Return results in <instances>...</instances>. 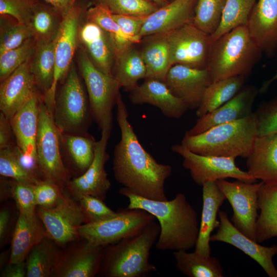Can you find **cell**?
I'll use <instances>...</instances> for the list:
<instances>
[{
    "label": "cell",
    "mask_w": 277,
    "mask_h": 277,
    "mask_svg": "<svg viewBox=\"0 0 277 277\" xmlns=\"http://www.w3.org/2000/svg\"><path fill=\"white\" fill-rule=\"evenodd\" d=\"M116 106V118L121 131L112 161L116 181L139 196L154 201L168 200L165 183L171 175L172 167L157 162L141 144L128 120L127 107L121 93Z\"/></svg>",
    "instance_id": "cell-1"
},
{
    "label": "cell",
    "mask_w": 277,
    "mask_h": 277,
    "mask_svg": "<svg viewBox=\"0 0 277 277\" xmlns=\"http://www.w3.org/2000/svg\"><path fill=\"white\" fill-rule=\"evenodd\" d=\"M118 192L128 199L127 208L144 210L157 220L160 226L155 244L157 249L188 251L195 248L200 223L197 212L184 193H178L171 200L154 201L135 195L124 187Z\"/></svg>",
    "instance_id": "cell-2"
},
{
    "label": "cell",
    "mask_w": 277,
    "mask_h": 277,
    "mask_svg": "<svg viewBox=\"0 0 277 277\" xmlns=\"http://www.w3.org/2000/svg\"><path fill=\"white\" fill-rule=\"evenodd\" d=\"M160 232L153 221L138 233L104 247L99 272L108 277H145L156 271L149 257Z\"/></svg>",
    "instance_id": "cell-3"
},
{
    "label": "cell",
    "mask_w": 277,
    "mask_h": 277,
    "mask_svg": "<svg viewBox=\"0 0 277 277\" xmlns=\"http://www.w3.org/2000/svg\"><path fill=\"white\" fill-rule=\"evenodd\" d=\"M258 136L256 115L213 127L196 135L185 133L181 144L203 155L247 158Z\"/></svg>",
    "instance_id": "cell-4"
},
{
    "label": "cell",
    "mask_w": 277,
    "mask_h": 277,
    "mask_svg": "<svg viewBox=\"0 0 277 277\" xmlns=\"http://www.w3.org/2000/svg\"><path fill=\"white\" fill-rule=\"evenodd\" d=\"M262 53L246 26H240L213 42L207 69L212 82L236 76L248 77Z\"/></svg>",
    "instance_id": "cell-5"
},
{
    "label": "cell",
    "mask_w": 277,
    "mask_h": 277,
    "mask_svg": "<svg viewBox=\"0 0 277 277\" xmlns=\"http://www.w3.org/2000/svg\"><path fill=\"white\" fill-rule=\"evenodd\" d=\"M59 130L75 134L88 133L92 117L88 97L74 65H72L58 92L52 110Z\"/></svg>",
    "instance_id": "cell-6"
},
{
    "label": "cell",
    "mask_w": 277,
    "mask_h": 277,
    "mask_svg": "<svg viewBox=\"0 0 277 277\" xmlns=\"http://www.w3.org/2000/svg\"><path fill=\"white\" fill-rule=\"evenodd\" d=\"M77 62L89 101L92 119L102 131L112 128V110L120 94V84L112 74L101 71L82 47Z\"/></svg>",
    "instance_id": "cell-7"
},
{
    "label": "cell",
    "mask_w": 277,
    "mask_h": 277,
    "mask_svg": "<svg viewBox=\"0 0 277 277\" xmlns=\"http://www.w3.org/2000/svg\"><path fill=\"white\" fill-rule=\"evenodd\" d=\"M36 151L43 179L52 181L63 189L65 188L70 180V175L62 157L60 130L54 123L52 112L43 99L40 105Z\"/></svg>",
    "instance_id": "cell-8"
},
{
    "label": "cell",
    "mask_w": 277,
    "mask_h": 277,
    "mask_svg": "<svg viewBox=\"0 0 277 277\" xmlns=\"http://www.w3.org/2000/svg\"><path fill=\"white\" fill-rule=\"evenodd\" d=\"M155 219L144 210L126 208L113 217L82 224L78 235L93 245L105 247L138 233Z\"/></svg>",
    "instance_id": "cell-9"
},
{
    "label": "cell",
    "mask_w": 277,
    "mask_h": 277,
    "mask_svg": "<svg viewBox=\"0 0 277 277\" xmlns=\"http://www.w3.org/2000/svg\"><path fill=\"white\" fill-rule=\"evenodd\" d=\"M171 150L183 157V167L189 170L192 179L199 186L208 181L229 177L245 182H257L247 171L236 166L234 157L198 154L181 144L173 145Z\"/></svg>",
    "instance_id": "cell-10"
},
{
    "label": "cell",
    "mask_w": 277,
    "mask_h": 277,
    "mask_svg": "<svg viewBox=\"0 0 277 277\" xmlns=\"http://www.w3.org/2000/svg\"><path fill=\"white\" fill-rule=\"evenodd\" d=\"M86 11H84L80 5L75 4L62 19L55 41V65L53 83L50 90L43 95L44 102L52 112L58 84L65 79L72 65L79 43L80 22Z\"/></svg>",
    "instance_id": "cell-11"
},
{
    "label": "cell",
    "mask_w": 277,
    "mask_h": 277,
    "mask_svg": "<svg viewBox=\"0 0 277 277\" xmlns=\"http://www.w3.org/2000/svg\"><path fill=\"white\" fill-rule=\"evenodd\" d=\"M215 182L232 207V224L246 236L257 242L258 192L264 182L251 183L238 180L229 182L225 179Z\"/></svg>",
    "instance_id": "cell-12"
},
{
    "label": "cell",
    "mask_w": 277,
    "mask_h": 277,
    "mask_svg": "<svg viewBox=\"0 0 277 277\" xmlns=\"http://www.w3.org/2000/svg\"><path fill=\"white\" fill-rule=\"evenodd\" d=\"M36 213L48 236L59 245L76 240L79 236V227L87 223L79 203L64 191L55 205L50 207H37Z\"/></svg>",
    "instance_id": "cell-13"
},
{
    "label": "cell",
    "mask_w": 277,
    "mask_h": 277,
    "mask_svg": "<svg viewBox=\"0 0 277 277\" xmlns=\"http://www.w3.org/2000/svg\"><path fill=\"white\" fill-rule=\"evenodd\" d=\"M170 46L172 66L180 64L207 69L212 41L211 35L193 23L165 33Z\"/></svg>",
    "instance_id": "cell-14"
},
{
    "label": "cell",
    "mask_w": 277,
    "mask_h": 277,
    "mask_svg": "<svg viewBox=\"0 0 277 277\" xmlns=\"http://www.w3.org/2000/svg\"><path fill=\"white\" fill-rule=\"evenodd\" d=\"M112 129L104 128L101 137L96 142L93 161L87 170L79 176L70 180L65 188L71 195L77 199L83 195H90L103 200L111 187L105 170V165L109 159L107 146Z\"/></svg>",
    "instance_id": "cell-15"
},
{
    "label": "cell",
    "mask_w": 277,
    "mask_h": 277,
    "mask_svg": "<svg viewBox=\"0 0 277 277\" xmlns=\"http://www.w3.org/2000/svg\"><path fill=\"white\" fill-rule=\"evenodd\" d=\"M220 225L210 242H221L231 245L254 260L269 277H277L273 257L277 254V245L264 246L246 236L229 220L227 212L219 211Z\"/></svg>",
    "instance_id": "cell-16"
},
{
    "label": "cell",
    "mask_w": 277,
    "mask_h": 277,
    "mask_svg": "<svg viewBox=\"0 0 277 277\" xmlns=\"http://www.w3.org/2000/svg\"><path fill=\"white\" fill-rule=\"evenodd\" d=\"M164 82L172 93L182 100L188 109H197L207 88L213 82L207 69L183 65H173Z\"/></svg>",
    "instance_id": "cell-17"
},
{
    "label": "cell",
    "mask_w": 277,
    "mask_h": 277,
    "mask_svg": "<svg viewBox=\"0 0 277 277\" xmlns=\"http://www.w3.org/2000/svg\"><path fill=\"white\" fill-rule=\"evenodd\" d=\"M259 90L253 85H244L229 101L214 110L199 117L195 124L185 133H201L220 124L244 118L253 112L252 107Z\"/></svg>",
    "instance_id": "cell-18"
},
{
    "label": "cell",
    "mask_w": 277,
    "mask_h": 277,
    "mask_svg": "<svg viewBox=\"0 0 277 277\" xmlns=\"http://www.w3.org/2000/svg\"><path fill=\"white\" fill-rule=\"evenodd\" d=\"M30 60L1 82L0 110L9 120L36 92Z\"/></svg>",
    "instance_id": "cell-19"
},
{
    "label": "cell",
    "mask_w": 277,
    "mask_h": 277,
    "mask_svg": "<svg viewBox=\"0 0 277 277\" xmlns=\"http://www.w3.org/2000/svg\"><path fill=\"white\" fill-rule=\"evenodd\" d=\"M252 40L267 57L277 51V0H257L246 24Z\"/></svg>",
    "instance_id": "cell-20"
},
{
    "label": "cell",
    "mask_w": 277,
    "mask_h": 277,
    "mask_svg": "<svg viewBox=\"0 0 277 277\" xmlns=\"http://www.w3.org/2000/svg\"><path fill=\"white\" fill-rule=\"evenodd\" d=\"M128 98L133 105L147 104L159 108L168 118L179 119L189 110L186 105L175 96L166 83L153 78H145L130 92Z\"/></svg>",
    "instance_id": "cell-21"
},
{
    "label": "cell",
    "mask_w": 277,
    "mask_h": 277,
    "mask_svg": "<svg viewBox=\"0 0 277 277\" xmlns=\"http://www.w3.org/2000/svg\"><path fill=\"white\" fill-rule=\"evenodd\" d=\"M197 0H172L150 14L140 32L141 38L171 32L193 23Z\"/></svg>",
    "instance_id": "cell-22"
},
{
    "label": "cell",
    "mask_w": 277,
    "mask_h": 277,
    "mask_svg": "<svg viewBox=\"0 0 277 277\" xmlns=\"http://www.w3.org/2000/svg\"><path fill=\"white\" fill-rule=\"evenodd\" d=\"M78 41L97 67L106 74H112L116 53L109 34L96 24L86 19L81 25Z\"/></svg>",
    "instance_id": "cell-23"
},
{
    "label": "cell",
    "mask_w": 277,
    "mask_h": 277,
    "mask_svg": "<svg viewBox=\"0 0 277 277\" xmlns=\"http://www.w3.org/2000/svg\"><path fill=\"white\" fill-rule=\"evenodd\" d=\"M42 99L36 92L10 120L17 145L25 156L37 163L36 141Z\"/></svg>",
    "instance_id": "cell-24"
},
{
    "label": "cell",
    "mask_w": 277,
    "mask_h": 277,
    "mask_svg": "<svg viewBox=\"0 0 277 277\" xmlns=\"http://www.w3.org/2000/svg\"><path fill=\"white\" fill-rule=\"evenodd\" d=\"M246 159L250 175L266 184H277V133L257 136Z\"/></svg>",
    "instance_id": "cell-25"
},
{
    "label": "cell",
    "mask_w": 277,
    "mask_h": 277,
    "mask_svg": "<svg viewBox=\"0 0 277 277\" xmlns=\"http://www.w3.org/2000/svg\"><path fill=\"white\" fill-rule=\"evenodd\" d=\"M202 187L203 208L195 251L208 256L211 255V234L220 225L217 215L226 198L215 181L207 182Z\"/></svg>",
    "instance_id": "cell-26"
},
{
    "label": "cell",
    "mask_w": 277,
    "mask_h": 277,
    "mask_svg": "<svg viewBox=\"0 0 277 277\" xmlns=\"http://www.w3.org/2000/svg\"><path fill=\"white\" fill-rule=\"evenodd\" d=\"M81 248L65 258L61 256L52 276L93 277L99 272L104 247L86 241Z\"/></svg>",
    "instance_id": "cell-27"
},
{
    "label": "cell",
    "mask_w": 277,
    "mask_h": 277,
    "mask_svg": "<svg viewBox=\"0 0 277 277\" xmlns=\"http://www.w3.org/2000/svg\"><path fill=\"white\" fill-rule=\"evenodd\" d=\"M47 235L37 213L26 215L19 213L12 239L9 263L25 261L31 250Z\"/></svg>",
    "instance_id": "cell-28"
},
{
    "label": "cell",
    "mask_w": 277,
    "mask_h": 277,
    "mask_svg": "<svg viewBox=\"0 0 277 277\" xmlns=\"http://www.w3.org/2000/svg\"><path fill=\"white\" fill-rule=\"evenodd\" d=\"M144 38L140 51L146 67L145 78L165 81L172 66L169 44L166 33L155 34Z\"/></svg>",
    "instance_id": "cell-29"
},
{
    "label": "cell",
    "mask_w": 277,
    "mask_h": 277,
    "mask_svg": "<svg viewBox=\"0 0 277 277\" xmlns=\"http://www.w3.org/2000/svg\"><path fill=\"white\" fill-rule=\"evenodd\" d=\"M258 205L260 213L256 220V239L261 243L277 237V184H262L258 192Z\"/></svg>",
    "instance_id": "cell-30"
},
{
    "label": "cell",
    "mask_w": 277,
    "mask_h": 277,
    "mask_svg": "<svg viewBox=\"0 0 277 277\" xmlns=\"http://www.w3.org/2000/svg\"><path fill=\"white\" fill-rule=\"evenodd\" d=\"M133 45L116 55L112 71V75L121 88L129 92L134 89L138 81L145 78L146 74L141 52Z\"/></svg>",
    "instance_id": "cell-31"
},
{
    "label": "cell",
    "mask_w": 277,
    "mask_h": 277,
    "mask_svg": "<svg viewBox=\"0 0 277 277\" xmlns=\"http://www.w3.org/2000/svg\"><path fill=\"white\" fill-rule=\"evenodd\" d=\"M175 266L179 271L189 277H223V270L220 260L206 256L196 251H173Z\"/></svg>",
    "instance_id": "cell-32"
},
{
    "label": "cell",
    "mask_w": 277,
    "mask_h": 277,
    "mask_svg": "<svg viewBox=\"0 0 277 277\" xmlns=\"http://www.w3.org/2000/svg\"><path fill=\"white\" fill-rule=\"evenodd\" d=\"M60 137L61 149L72 165L82 174L93 161L96 141L89 133L69 134L60 131Z\"/></svg>",
    "instance_id": "cell-33"
},
{
    "label": "cell",
    "mask_w": 277,
    "mask_h": 277,
    "mask_svg": "<svg viewBox=\"0 0 277 277\" xmlns=\"http://www.w3.org/2000/svg\"><path fill=\"white\" fill-rule=\"evenodd\" d=\"M55 243L46 236L31 250L25 260L26 276H52L61 256Z\"/></svg>",
    "instance_id": "cell-34"
},
{
    "label": "cell",
    "mask_w": 277,
    "mask_h": 277,
    "mask_svg": "<svg viewBox=\"0 0 277 277\" xmlns=\"http://www.w3.org/2000/svg\"><path fill=\"white\" fill-rule=\"evenodd\" d=\"M247 77L236 76L213 82L204 93L196 116L201 117L231 99L245 85Z\"/></svg>",
    "instance_id": "cell-35"
},
{
    "label": "cell",
    "mask_w": 277,
    "mask_h": 277,
    "mask_svg": "<svg viewBox=\"0 0 277 277\" xmlns=\"http://www.w3.org/2000/svg\"><path fill=\"white\" fill-rule=\"evenodd\" d=\"M62 19L51 6L38 2L27 24L36 44L54 41Z\"/></svg>",
    "instance_id": "cell-36"
},
{
    "label": "cell",
    "mask_w": 277,
    "mask_h": 277,
    "mask_svg": "<svg viewBox=\"0 0 277 277\" xmlns=\"http://www.w3.org/2000/svg\"><path fill=\"white\" fill-rule=\"evenodd\" d=\"M55 41L36 44L30 60V69L36 85L43 92V95L50 90L53 81Z\"/></svg>",
    "instance_id": "cell-37"
},
{
    "label": "cell",
    "mask_w": 277,
    "mask_h": 277,
    "mask_svg": "<svg viewBox=\"0 0 277 277\" xmlns=\"http://www.w3.org/2000/svg\"><path fill=\"white\" fill-rule=\"evenodd\" d=\"M85 18L96 24L109 34L114 42L116 55L134 44L123 32L111 12L103 4L97 3L88 8Z\"/></svg>",
    "instance_id": "cell-38"
},
{
    "label": "cell",
    "mask_w": 277,
    "mask_h": 277,
    "mask_svg": "<svg viewBox=\"0 0 277 277\" xmlns=\"http://www.w3.org/2000/svg\"><path fill=\"white\" fill-rule=\"evenodd\" d=\"M257 0H227L220 24L211 35L212 42L223 34L242 26H246Z\"/></svg>",
    "instance_id": "cell-39"
},
{
    "label": "cell",
    "mask_w": 277,
    "mask_h": 277,
    "mask_svg": "<svg viewBox=\"0 0 277 277\" xmlns=\"http://www.w3.org/2000/svg\"><path fill=\"white\" fill-rule=\"evenodd\" d=\"M227 0H197L193 23L212 35L219 27Z\"/></svg>",
    "instance_id": "cell-40"
},
{
    "label": "cell",
    "mask_w": 277,
    "mask_h": 277,
    "mask_svg": "<svg viewBox=\"0 0 277 277\" xmlns=\"http://www.w3.org/2000/svg\"><path fill=\"white\" fill-rule=\"evenodd\" d=\"M15 146L0 150V174L4 177L34 185L43 179L31 174L22 166L16 154Z\"/></svg>",
    "instance_id": "cell-41"
},
{
    "label": "cell",
    "mask_w": 277,
    "mask_h": 277,
    "mask_svg": "<svg viewBox=\"0 0 277 277\" xmlns=\"http://www.w3.org/2000/svg\"><path fill=\"white\" fill-rule=\"evenodd\" d=\"M36 43L33 37L18 47L0 54V80L3 81L19 66L30 60L35 51Z\"/></svg>",
    "instance_id": "cell-42"
},
{
    "label": "cell",
    "mask_w": 277,
    "mask_h": 277,
    "mask_svg": "<svg viewBox=\"0 0 277 277\" xmlns=\"http://www.w3.org/2000/svg\"><path fill=\"white\" fill-rule=\"evenodd\" d=\"M106 6L112 14L148 16L160 7L149 0H96Z\"/></svg>",
    "instance_id": "cell-43"
},
{
    "label": "cell",
    "mask_w": 277,
    "mask_h": 277,
    "mask_svg": "<svg viewBox=\"0 0 277 277\" xmlns=\"http://www.w3.org/2000/svg\"><path fill=\"white\" fill-rule=\"evenodd\" d=\"M0 54L19 47L27 39L32 37L29 26L16 22L7 23L1 17Z\"/></svg>",
    "instance_id": "cell-44"
},
{
    "label": "cell",
    "mask_w": 277,
    "mask_h": 277,
    "mask_svg": "<svg viewBox=\"0 0 277 277\" xmlns=\"http://www.w3.org/2000/svg\"><path fill=\"white\" fill-rule=\"evenodd\" d=\"M7 189L14 199L19 213L26 215L36 214L37 207L33 186L11 179L7 183Z\"/></svg>",
    "instance_id": "cell-45"
},
{
    "label": "cell",
    "mask_w": 277,
    "mask_h": 277,
    "mask_svg": "<svg viewBox=\"0 0 277 277\" xmlns=\"http://www.w3.org/2000/svg\"><path fill=\"white\" fill-rule=\"evenodd\" d=\"M254 112L258 136L277 133V96L261 103Z\"/></svg>",
    "instance_id": "cell-46"
},
{
    "label": "cell",
    "mask_w": 277,
    "mask_h": 277,
    "mask_svg": "<svg viewBox=\"0 0 277 277\" xmlns=\"http://www.w3.org/2000/svg\"><path fill=\"white\" fill-rule=\"evenodd\" d=\"M86 216L87 223L105 220L115 216V212L109 208L104 200L90 195H83L77 199Z\"/></svg>",
    "instance_id": "cell-47"
},
{
    "label": "cell",
    "mask_w": 277,
    "mask_h": 277,
    "mask_svg": "<svg viewBox=\"0 0 277 277\" xmlns=\"http://www.w3.org/2000/svg\"><path fill=\"white\" fill-rule=\"evenodd\" d=\"M37 2L36 0H0V14L27 25Z\"/></svg>",
    "instance_id": "cell-48"
},
{
    "label": "cell",
    "mask_w": 277,
    "mask_h": 277,
    "mask_svg": "<svg viewBox=\"0 0 277 277\" xmlns=\"http://www.w3.org/2000/svg\"><path fill=\"white\" fill-rule=\"evenodd\" d=\"M37 207H50L55 205L61 199L64 190L56 183L41 180L33 186Z\"/></svg>",
    "instance_id": "cell-49"
},
{
    "label": "cell",
    "mask_w": 277,
    "mask_h": 277,
    "mask_svg": "<svg viewBox=\"0 0 277 277\" xmlns=\"http://www.w3.org/2000/svg\"><path fill=\"white\" fill-rule=\"evenodd\" d=\"M114 21L129 39L133 43L142 40L140 34L147 16H135L112 14Z\"/></svg>",
    "instance_id": "cell-50"
},
{
    "label": "cell",
    "mask_w": 277,
    "mask_h": 277,
    "mask_svg": "<svg viewBox=\"0 0 277 277\" xmlns=\"http://www.w3.org/2000/svg\"><path fill=\"white\" fill-rule=\"evenodd\" d=\"M17 145L10 121L2 112L0 114V150Z\"/></svg>",
    "instance_id": "cell-51"
},
{
    "label": "cell",
    "mask_w": 277,
    "mask_h": 277,
    "mask_svg": "<svg viewBox=\"0 0 277 277\" xmlns=\"http://www.w3.org/2000/svg\"><path fill=\"white\" fill-rule=\"evenodd\" d=\"M27 275V268L25 261L15 263H9L2 271V277H24Z\"/></svg>",
    "instance_id": "cell-52"
},
{
    "label": "cell",
    "mask_w": 277,
    "mask_h": 277,
    "mask_svg": "<svg viewBox=\"0 0 277 277\" xmlns=\"http://www.w3.org/2000/svg\"><path fill=\"white\" fill-rule=\"evenodd\" d=\"M51 6L63 18L76 4L77 0H43Z\"/></svg>",
    "instance_id": "cell-53"
},
{
    "label": "cell",
    "mask_w": 277,
    "mask_h": 277,
    "mask_svg": "<svg viewBox=\"0 0 277 277\" xmlns=\"http://www.w3.org/2000/svg\"><path fill=\"white\" fill-rule=\"evenodd\" d=\"M10 214L7 209H2L0 212V242L4 243L8 234L10 226Z\"/></svg>",
    "instance_id": "cell-54"
},
{
    "label": "cell",
    "mask_w": 277,
    "mask_h": 277,
    "mask_svg": "<svg viewBox=\"0 0 277 277\" xmlns=\"http://www.w3.org/2000/svg\"><path fill=\"white\" fill-rule=\"evenodd\" d=\"M276 80H277V70L276 71L274 75L271 78L265 81L263 83L259 89V93L262 94L266 92L270 85Z\"/></svg>",
    "instance_id": "cell-55"
},
{
    "label": "cell",
    "mask_w": 277,
    "mask_h": 277,
    "mask_svg": "<svg viewBox=\"0 0 277 277\" xmlns=\"http://www.w3.org/2000/svg\"><path fill=\"white\" fill-rule=\"evenodd\" d=\"M149 1L155 3L160 7H162L167 4L169 2H170V0H149Z\"/></svg>",
    "instance_id": "cell-56"
},
{
    "label": "cell",
    "mask_w": 277,
    "mask_h": 277,
    "mask_svg": "<svg viewBox=\"0 0 277 277\" xmlns=\"http://www.w3.org/2000/svg\"><path fill=\"white\" fill-rule=\"evenodd\" d=\"M170 1H172V0H170Z\"/></svg>",
    "instance_id": "cell-57"
},
{
    "label": "cell",
    "mask_w": 277,
    "mask_h": 277,
    "mask_svg": "<svg viewBox=\"0 0 277 277\" xmlns=\"http://www.w3.org/2000/svg\"></svg>",
    "instance_id": "cell-58"
}]
</instances>
